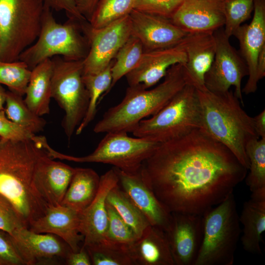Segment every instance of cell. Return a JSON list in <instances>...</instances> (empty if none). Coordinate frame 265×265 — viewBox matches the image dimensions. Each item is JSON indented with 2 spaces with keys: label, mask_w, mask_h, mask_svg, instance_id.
Returning <instances> with one entry per match:
<instances>
[{
  "label": "cell",
  "mask_w": 265,
  "mask_h": 265,
  "mask_svg": "<svg viewBox=\"0 0 265 265\" xmlns=\"http://www.w3.org/2000/svg\"><path fill=\"white\" fill-rule=\"evenodd\" d=\"M80 27L89 43L83 59V75L96 74L107 67L131 35L129 15L98 29L92 28L88 21Z\"/></svg>",
  "instance_id": "7c38bea8"
},
{
  "label": "cell",
  "mask_w": 265,
  "mask_h": 265,
  "mask_svg": "<svg viewBox=\"0 0 265 265\" xmlns=\"http://www.w3.org/2000/svg\"><path fill=\"white\" fill-rule=\"evenodd\" d=\"M202 217V239L193 265H232L241 233L233 193Z\"/></svg>",
  "instance_id": "5b68a950"
},
{
  "label": "cell",
  "mask_w": 265,
  "mask_h": 265,
  "mask_svg": "<svg viewBox=\"0 0 265 265\" xmlns=\"http://www.w3.org/2000/svg\"><path fill=\"white\" fill-rule=\"evenodd\" d=\"M144 50L140 41L131 35L121 47L111 68L112 81L109 91L123 77L133 70L140 61Z\"/></svg>",
  "instance_id": "d6a6232c"
},
{
  "label": "cell",
  "mask_w": 265,
  "mask_h": 265,
  "mask_svg": "<svg viewBox=\"0 0 265 265\" xmlns=\"http://www.w3.org/2000/svg\"><path fill=\"white\" fill-rule=\"evenodd\" d=\"M52 10L64 11L68 18L79 23L88 21L78 11L75 0H43Z\"/></svg>",
  "instance_id": "b9f144b4"
},
{
  "label": "cell",
  "mask_w": 265,
  "mask_h": 265,
  "mask_svg": "<svg viewBox=\"0 0 265 265\" xmlns=\"http://www.w3.org/2000/svg\"><path fill=\"white\" fill-rule=\"evenodd\" d=\"M130 246L104 238L93 245L84 248L89 254L92 265H135Z\"/></svg>",
  "instance_id": "1f68e13d"
},
{
  "label": "cell",
  "mask_w": 265,
  "mask_h": 265,
  "mask_svg": "<svg viewBox=\"0 0 265 265\" xmlns=\"http://www.w3.org/2000/svg\"><path fill=\"white\" fill-rule=\"evenodd\" d=\"M106 208L108 224L105 238L119 244L130 246L138 237L107 201Z\"/></svg>",
  "instance_id": "8d00e7d4"
},
{
  "label": "cell",
  "mask_w": 265,
  "mask_h": 265,
  "mask_svg": "<svg viewBox=\"0 0 265 265\" xmlns=\"http://www.w3.org/2000/svg\"><path fill=\"white\" fill-rule=\"evenodd\" d=\"M106 201L116 210L138 238L150 225L148 220L118 184L108 193Z\"/></svg>",
  "instance_id": "f1b7e54d"
},
{
  "label": "cell",
  "mask_w": 265,
  "mask_h": 265,
  "mask_svg": "<svg viewBox=\"0 0 265 265\" xmlns=\"http://www.w3.org/2000/svg\"><path fill=\"white\" fill-rule=\"evenodd\" d=\"M196 89L201 109L202 129L226 147L248 170L246 145L260 138L252 117L242 108L232 90L215 93L207 89Z\"/></svg>",
  "instance_id": "3957f363"
},
{
  "label": "cell",
  "mask_w": 265,
  "mask_h": 265,
  "mask_svg": "<svg viewBox=\"0 0 265 265\" xmlns=\"http://www.w3.org/2000/svg\"><path fill=\"white\" fill-rule=\"evenodd\" d=\"M39 143L52 159L108 164L129 173L138 171L160 144L142 137H130L125 132H109L92 153L85 156L75 157L55 150L49 145L46 137L41 138Z\"/></svg>",
  "instance_id": "ba28073f"
},
{
  "label": "cell",
  "mask_w": 265,
  "mask_h": 265,
  "mask_svg": "<svg viewBox=\"0 0 265 265\" xmlns=\"http://www.w3.org/2000/svg\"><path fill=\"white\" fill-rule=\"evenodd\" d=\"M39 149L31 140L0 139V193L12 203L27 228L48 205L34 181Z\"/></svg>",
  "instance_id": "7a4b0ae2"
},
{
  "label": "cell",
  "mask_w": 265,
  "mask_h": 265,
  "mask_svg": "<svg viewBox=\"0 0 265 265\" xmlns=\"http://www.w3.org/2000/svg\"><path fill=\"white\" fill-rule=\"evenodd\" d=\"M239 219L242 225L243 248L251 254L261 255L260 244L265 231V195L251 194L243 204Z\"/></svg>",
  "instance_id": "d4e9b609"
},
{
  "label": "cell",
  "mask_w": 265,
  "mask_h": 265,
  "mask_svg": "<svg viewBox=\"0 0 265 265\" xmlns=\"http://www.w3.org/2000/svg\"><path fill=\"white\" fill-rule=\"evenodd\" d=\"M51 59L52 98L64 112L62 127L70 140L83 119L89 102L83 81V60H68L58 56Z\"/></svg>",
  "instance_id": "30bf717a"
},
{
  "label": "cell",
  "mask_w": 265,
  "mask_h": 265,
  "mask_svg": "<svg viewBox=\"0 0 265 265\" xmlns=\"http://www.w3.org/2000/svg\"><path fill=\"white\" fill-rule=\"evenodd\" d=\"M186 55L183 64L188 83L204 90L205 75L215 56L216 43L214 32L188 33L181 42Z\"/></svg>",
  "instance_id": "7402d4cb"
},
{
  "label": "cell",
  "mask_w": 265,
  "mask_h": 265,
  "mask_svg": "<svg viewBox=\"0 0 265 265\" xmlns=\"http://www.w3.org/2000/svg\"><path fill=\"white\" fill-rule=\"evenodd\" d=\"M31 74V69L21 60H0V84L22 96L25 95Z\"/></svg>",
  "instance_id": "e575fe53"
},
{
  "label": "cell",
  "mask_w": 265,
  "mask_h": 265,
  "mask_svg": "<svg viewBox=\"0 0 265 265\" xmlns=\"http://www.w3.org/2000/svg\"><path fill=\"white\" fill-rule=\"evenodd\" d=\"M53 72L52 59L44 60L31 70L24 101L29 108L39 116L50 111Z\"/></svg>",
  "instance_id": "484cf974"
},
{
  "label": "cell",
  "mask_w": 265,
  "mask_h": 265,
  "mask_svg": "<svg viewBox=\"0 0 265 265\" xmlns=\"http://www.w3.org/2000/svg\"><path fill=\"white\" fill-rule=\"evenodd\" d=\"M183 64L171 66L154 88L129 86L122 101L109 108L96 123L94 132H132L142 120L156 114L189 83Z\"/></svg>",
  "instance_id": "277c9868"
},
{
  "label": "cell",
  "mask_w": 265,
  "mask_h": 265,
  "mask_svg": "<svg viewBox=\"0 0 265 265\" xmlns=\"http://www.w3.org/2000/svg\"><path fill=\"white\" fill-rule=\"evenodd\" d=\"M135 265H175L166 233L150 225L130 246Z\"/></svg>",
  "instance_id": "cb8c5ba5"
},
{
  "label": "cell",
  "mask_w": 265,
  "mask_h": 265,
  "mask_svg": "<svg viewBox=\"0 0 265 265\" xmlns=\"http://www.w3.org/2000/svg\"><path fill=\"white\" fill-rule=\"evenodd\" d=\"M80 212L62 205H48L44 214L31 221L28 229L61 238L73 252L80 250L83 237L79 229Z\"/></svg>",
  "instance_id": "603a6c76"
},
{
  "label": "cell",
  "mask_w": 265,
  "mask_h": 265,
  "mask_svg": "<svg viewBox=\"0 0 265 265\" xmlns=\"http://www.w3.org/2000/svg\"><path fill=\"white\" fill-rule=\"evenodd\" d=\"M65 263L68 265H92L86 249L82 246L77 252L71 251L68 254Z\"/></svg>",
  "instance_id": "7bdbcfd3"
},
{
  "label": "cell",
  "mask_w": 265,
  "mask_h": 265,
  "mask_svg": "<svg viewBox=\"0 0 265 265\" xmlns=\"http://www.w3.org/2000/svg\"><path fill=\"white\" fill-rule=\"evenodd\" d=\"M115 168L118 174L119 186L143 214L150 225L166 233L168 232L172 224V214L147 184L141 168L133 173Z\"/></svg>",
  "instance_id": "5bb4252c"
},
{
  "label": "cell",
  "mask_w": 265,
  "mask_h": 265,
  "mask_svg": "<svg viewBox=\"0 0 265 265\" xmlns=\"http://www.w3.org/2000/svg\"><path fill=\"white\" fill-rule=\"evenodd\" d=\"M22 96L9 90L7 91L4 109L6 117L34 134L42 131L46 125V120L29 108Z\"/></svg>",
  "instance_id": "4dcf8cb0"
},
{
  "label": "cell",
  "mask_w": 265,
  "mask_h": 265,
  "mask_svg": "<svg viewBox=\"0 0 265 265\" xmlns=\"http://www.w3.org/2000/svg\"><path fill=\"white\" fill-rule=\"evenodd\" d=\"M99 0H75V2L80 14L89 21Z\"/></svg>",
  "instance_id": "ee69618b"
},
{
  "label": "cell",
  "mask_w": 265,
  "mask_h": 265,
  "mask_svg": "<svg viewBox=\"0 0 265 265\" xmlns=\"http://www.w3.org/2000/svg\"><path fill=\"white\" fill-rule=\"evenodd\" d=\"M7 91L1 84H0V111L4 110L5 104Z\"/></svg>",
  "instance_id": "7dc6e473"
},
{
  "label": "cell",
  "mask_w": 265,
  "mask_h": 265,
  "mask_svg": "<svg viewBox=\"0 0 265 265\" xmlns=\"http://www.w3.org/2000/svg\"><path fill=\"white\" fill-rule=\"evenodd\" d=\"M131 35L141 43L144 52L179 44L188 33L170 19L133 9L129 14Z\"/></svg>",
  "instance_id": "9a60e30c"
},
{
  "label": "cell",
  "mask_w": 265,
  "mask_h": 265,
  "mask_svg": "<svg viewBox=\"0 0 265 265\" xmlns=\"http://www.w3.org/2000/svg\"><path fill=\"white\" fill-rule=\"evenodd\" d=\"M254 0H224V14L225 35L230 38L248 20L254 10Z\"/></svg>",
  "instance_id": "d590c367"
},
{
  "label": "cell",
  "mask_w": 265,
  "mask_h": 265,
  "mask_svg": "<svg viewBox=\"0 0 265 265\" xmlns=\"http://www.w3.org/2000/svg\"><path fill=\"white\" fill-rule=\"evenodd\" d=\"M253 11L251 22L241 25L234 34L239 42V53L248 68V80L242 89L246 95L257 89V59L265 47V0H254Z\"/></svg>",
  "instance_id": "2e32d148"
},
{
  "label": "cell",
  "mask_w": 265,
  "mask_h": 265,
  "mask_svg": "<svg viewBox=\"0 0 265 265\" xmlns=\"http://www.w3.org/2000/svg\"><path fill=\"white\" fill-rule=\"evenodd\" d=\"M39 148L34 174L35 186L48 205H60L69 186L75 168L54 160Z\"/></svg>",
  "instance_id": "44dd1931"
},
{
  "label": "cell",
  "mask_w": 265,
  "mask_h": 265,
  "mask_svg": "<svg viewBox=\"0 0 265 265\" xmlns=\"http://www.w3.org/2000/svg\"><path fill=\"white\" fill-rule=\"evenodd\" d=\"M202 128L197 91L188 83L156 114L142 120L132 132L135 137L161 143Z\"/></svg>",
  "instance_id": "8992f818"
},
{
  "label": "cell",
  "mask_w": 265,
  "mask_h": 265,
  "mask_svg": "<svg viewBox=\"0 0 265 265\" xmlns=\"http://www.w3.org/2000/svg\"><path fill=\"white\" fill-rule=\"evenodd\" d=\"M245 150L249 161L246 184L251 194H265V138L250 141Z\"/></svg>",
  "instance_id": "f546056e"
},
{
  "label": "cell",
  "mask_w": 265,
  "mask_h": 265,
  "mask_svg": "<svg viewBox=\"0 0 265 265\" xmlns=\"http://www.w3.org/2000/svg\"><path fill=\"white\" fill-rule=\"evenodd\" d=\"M186 61L181 42L173 47L144 52L137 65L126 75L128 83L130 86L149 89L164 78L171 66Z\"/></svg>",
  "instance_id": "d6986e66"
},
{
  "label": "cell",
  "mask_w": 265,
  "mask_h": 265,
  "mask_svg": "<svg viewBox=\"0 0 265 265\" xmlns=\"http://www.w3.org/2000/svg\"><path fill=\"white\" fill-rule=\"evenodd\" d=\"M27 227L12 203L0 193V230L11 235L16 230Z\"/></svg>",
  "instance_id": "f35d334b"
},
{
  "label": "cell",
  "mask_w": 265,
  "mask_h": 265,
  "mask_svg": "<svg viewBox=\"0 0 265 265\" xmlns=\"http://www.w3.org/2000/svg\"><path fill=\"white\" fill-rule=\"evenodd\" d=\"M119 183L115 167L100 177L97 193L89 205L79 213V229L83 237L82 246L93 245L105 238L108 224L106 198Z\"/></svg>",
  "instance_id": "e0dca14e"
},
{
  "label": "cell",
  "mask_w": 265,
  "mask_h": 265,
  "mask_svg": "<svg viewBox=\"0 0 265 265\" xmlns=\"http://www.w3.org/2000/svg\"><path fill=\"white\" fill-rule=\"evenodd\" d=\"M88 50L89 43L80 23L69 19L64 24L57 22L52 10L44 4L38 36L21 54L19 60L31 70L44 60L57 56L68 60H83Z\"/></svg>",
  "instance_id": "52a82bcc"
},
{
  "label": "cell",
  "mask_w": 265,
  "mask_h": 265,
  "mask_svg": "<svg viewBox=\"0 0 265 265\" xmlns=\"http://www.w3.org/2000/svg\"><path fill=\"white\" fill-rule=\"evenodd\" d=\"M100 177L88 168H75L61 205L80 212L92 202L97 193Z\"/></svg>",
  "instance_id": "4316f807"
},
{
  "label": "cell",
  "mask_w": 265,
  "mask_h": 265,
  "mask_svg": "<svg viewBox=\"0 0 265 265\" xmlns=\"http://www.w3.org/2000/svg\"><path fill=\"white\" fill-rule=\"evenodd\" d=\"M113 61L101 72L93 74H83V81L89 98L85 115L76 130V134H80L95 118L98 103L105 93L109 92L111 84V68Z\"/></svg>",
  "instance_id": "83f0119b"
},
{
  "label": "cell",
  "mask_w": 265,
  "mask_h": 265,
  "mask_svg": "<svg viewBox=\"0 0 265 265\" xmlns=\"http://www.w3.org/2000/svg\"></svg>",
  "instance_id": "c3c4849f"
},
{
  "label": "cell",
  "mask_w": 265,
  "mask_h": 265,
  "mask_svg": "<svg viewBox=\"0 0 265 265\" xmlns=\"http://www.w3.org/2000/svg\"><path fill=\"white\" fill-rule=\"evenodd\" d=\"M25 265L58 264L72 251L59 237L50 233H37L27 227L11 235Z\"/></svg>",
  "instance_id": "4fadbf2b"
},
{
  "label": "cell",
  "mask_w": 265,
  "mask_h": 265,
  "mask_svg": "<svg viewBox=\"0 0 265 265\" xmlns=\"http://www.w3.org/2000/svg\"><path fill=\"white\" fill-rule=\"evenodd\" d=\"M257 74L259 81L265 76V47L260 51L257 59Z\"/></svg>",
  "instance_id": "bcb514c9"
},
{
  "label": "cell",
  "mask_w": 265,
  "mask_h": 265,
  "mask_svg": "<svg viewBox=\"0 0 265 265\" xmlns=\"http://www.w3.org/2000/svg\"><path fill=\"white\" fill-rule=\"evenodd\" d=\"M141 170L172 212L203 215L233 193L247 169L202 128L160 143Z\"/></svg>",
  "instance_id": "6da1fadb"
},
{
  "label": "cell",
  "mask_w": 265,
  "mask_h": 265,
  "mask_svg": "<svg viewBox=\"0 0 265 265\" xmlns=\"http://www.w3.org/2000/svg\"><path fill=\"white\" fill-rule=\"evenodd\" d=\"M135 0H100L88 21L93 28L103 27L129 15Z\"/></svg>",
  "instance_id": "836d02e7"
},
{
  "label": "cell",
  "mask_w": 265,
  "mask_h": 265,
  "mask_svg": "<svg viewBox=\"0 0 265 265\" xmlns=\"http://www.w3.org/2000/svg\"><path fill=\"white\" fill-rule=\"evenodd\" d=\"M172 214V224L166 234L175 265H193L202 239V215Z\"/></svg>",
  "instance_id": "ac0fdd59"
},
{
  "label": "cell",
  "mask_w": 265,
  "mask_h": 265,
  "mask_svg": "<svg viewBox=\"0 0 265 265\" xmlns=\"http://www.w3.org/2000/svg\"><path fill=\"white\" fill-rule=\"evenodd\" d=\"M34 135L26 128L10 120L4 110L0 111V138L14 141L31 140Z\"/></svg>",
  "instance_id": "ab89813d"
},
{
  "label": "cell",
  "mask_w": 265,
  "mask_h": 265,
  "mask_svg": "<svg viewBox=\"0 0 265 265\" xmlns=\"http://www.w3.org/2000/svg\"><path fill=\"white\" fill-rule=\"evenodd\" d=\"M0 265H25L11 236L0 230Z\"/></svg>",
  "instance_id": "60d3db41"
},
{
  "label": "cell",
  "mask_w": 265,
  "mask_h": 265,
  "mask_svg": "<svg viewBox=\"0 0 265 265\" xmlns=\"http://www.w3.org/2000/svg\"><path fill=\"white\" fill-rule=\"evenodd\" d=\"M216 49L213 62L205 75V86L215 93L228 91L231 86L234 92L243 105L241 81L248 76L247 65L237 51L231 44L221 28L214 32Z\"/></svg>",
  "instance_id": "8fae6325"
},
{
  "label": "cell",
  "mask_w": 265,
  "mask_h": 265,
  "mask_svg": "<svg viewBox=\"0 0 265 265\" xmlns=\"http://www.w3.org/2000/svg\"><path fill=\"white\" fill-rule=\"evenodd\" d=\"M224 0H184L171 21L187 33L214 32L225 23Z\"/></svg>",
  "instance_id": "ffe728a7"
},
{
  "label": "cell",
  "mask_w": 265,
  "mask_h": 265,
  "mask_svg": "<svg viewBox=\"0 0 265 265\" xmlns=\"http://www.w3.org/2000/svg\"><path fill=\"white\" fill-rule=\"evenodd\" d=\"M44 9L43 0H0V60H19L35 41Z\"/></svg>",
  "instance_id": "9c48e42d"
},
{
  "label": "cell",
  "mask_w": 265,
  "mask_h": 265,
  "mask_svg": "<svg viewBox=\"0 0 265 265\" xmlns=\"http://www.w3.org/2000/svg\"><path fill=\"white\" fill-rule=\"evenodd\" d=\"M183 0H135L134 9L171 19Z\"/></svg>",
  "instance_id": "74e56055"
},
{
  "label": "cell",
  "mask_w": 265,
  "mask_h": 265,
  "mask_svg": "<svg viewBox=\"0 0 265 265\" xmlns=\"http://www.w3.org/2000/svg\"><path fill=\"white\" fill-rule=\"evenodd\" d=\"M252 118L257 135L260 138H265V109Z\"/></svg>",
  "instance_id": "f6af8a7d"
}]
</instances>
